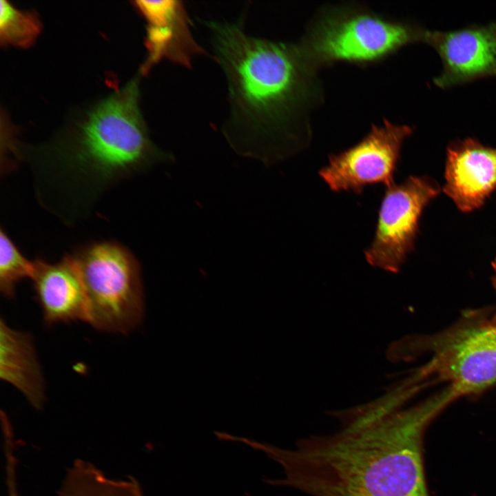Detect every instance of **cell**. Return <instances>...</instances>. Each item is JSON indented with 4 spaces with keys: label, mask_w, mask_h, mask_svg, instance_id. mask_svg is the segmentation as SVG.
Instances as JSON below:
<instances>
[{
    "label": "cell",
    "mask_w": 496,
    "mask_h": 496,
    "mask_svg": "<svg viewBox=\"0 0 496 496\" xmlns=\"http://www.w3.org/2000/svg\"><path fill=\"white\" fill-rule=\"evenodd\" d=\"M444 193L463 212L479 208L496 189V148L471 138L447 148Z\"/></svg>",
    "instance_id": "cell-10"
},
{
    "label": "cell",
    "mask_w": 496,
    "mask_h": 496,
    "mask_svg": "<svg viewBox=\"0 0 496 496\" xmlns=\"http://www.w3.org/2000/svg\"><path fill=\"white\" fill-rule=\"evenodd\" d=\"M412 133L407 125L385 121L375 125L358 143L329 156L319 175L333 192L361 194L369 185L389 187L400 161L405 139Z\"/></svg>",
    "instance_id": "cell-8"
},
{
    "label": "cell",
    "mask_w": 496,
    "mask_h": 496,
    "mask_svg": "<svg viewBox=\"0 0 496 496\" xmlns=\"http://www.w3.org/2000/svg\"><path fill=\"white\" fill-rule=\"evenodd\" d=\"M33 262L30 278L45 324L87 322L85 290L72 256L56 263L40 258Z\"/></svg>",
    "instance_id": "cell-12"
},
{
    "label": "cell",
    "mask_w": 496,
    "mask_h": 496,
    "mask_svg": "<svg viewBox=\"0 0 496 496\" xmlns=\"http://www.w3.org/2000/svg\"><path fill=\"white\" fill-rule=\"evenodd\" d=\"M203 22L226 79L225 137L242 155L269 162L282 158L287 126L305 87L300 48L251 36L242 19Z\"/></svg>",
    "instance_id": "cell-3"
},
{
    "label": "cell",
    "mask_w": 496,
    "mask_h": 496,
    "mask_svg": "<svg viewBox=\"0 0 496 496\" xmlns=\"http://www.w3.org/2000/svg\"><path fill=\"white\" fill-rule=\"evenodd\" d=\"M0 377L19 390L32 406L42 408L45 384L32 338L0 322Z\"/></svg>",
    "instance_id": "cell-13"
},
{
    "label": "cell",
    "mask_w": 496,
    "mask_h": 496,
    "mask_svg": "<svg viewBox=\"0 0 496 496\" xmlns=\"http://www.w3.org/2000/svg\"><path fill=\"white\" fill-rule=\"evenodd\" d=\"M58 496H140L130 481L107 477L90 462L77 460L68 471Z\"/></svg>",
    "instance_id": "cell-14"
},
{
    "label": "cell",
    "mask_w": 496,
    "mask_h": 496,
    "mask_svg": "<svg viewBox=\"0 0 496 496\" xmlns=\"http://www.w3.org/2000/svg\"><path fill=\"white\" fill-rule=\"evenodd\" d=\"M34 262L25 258L7 234L0 231V290L7 298H12L17 284L31 278Z\"/></svg>",
    "instance_id": "cell-16"
},
{
    "label": "cell",
    "mask_w": 496,
    "mask_h": 496,
    "mask_svg": "<svg viewBox=\"0 0 496 496\" xmlns=\"http://www.w3.org/2000/svg\"><path fill=\"white\" fill-rule=\"evenodd\" d=\"M492 267H493V270H494V276H493V285H494V287H495V290H496V258L493 261V262H492ZM494 317L496 318V313H495V314L494 315Z\"/></svg>",
    "instance_id": "cell-17"
},
{
    "label": "cell",
    "mask_w": 496,
    "mask_h": 496,
    "mask_svg": "<svg viewBox=\"0 0 496 496\" xmlns=\"http://www.w3.org/2000/svg\"><path fill=\"white\" fill-rule=\"evenodd\" d=\"M423 32L369 12L338 10L322 17L300 48L306 61L315 63L369 62L422 41Z\"/></svg>",
    "instance_id": "cell-6"
},
{
    "label": "cell",
    "mask_w": 496,
    "mask_h": 496,
    "mask_svg": "<svg viewBox=\"0 0 496 496\" xmlns=\"http://www.w3.org/2000/svg\"><path fill=\"white\" fill-rule=\"evenodd\" d=\"M87 300V322L104 331L127 333L144 316L138 263L123 245L96 242L72 256Z\"/></svg>",
    "instance_id": "cell-5"
},
{
    "label": "cell",
    "mask_w": 496,
    "mask_h": 496,
    "mask_svg": "<svg viewBox=\"0 0 496 496\" xmlns=\"http://www.w3.org/2000/svg\"><path fill=\"white\" fill-rule=\"evenodd\" d=\"M135 6L147 22V59L141 68L147 73L163 59L186 68L205 54L190 30L187 12L180 1H136Z\"/></svg>",
    "instance_id": "cell-11"
},
{
    "label": "cell",
    "mask_w": 496,
    "mask_h": 496,
    "mask_svg": "<svg viewBox=\"0 0 496 496\" xmlns=\"http://www.w3.org/2000/svg\"><path fill=\"white\" fill-rule=\"evenodd\" d=\"M422 41L441 58L442 71L434 79L439 87L496 76V23L447 32L424 30Z\"/></svg>",
    "instance_id": "cell-9"
},
{
    "label": "cell",
    "mask_w": 496,
    "mask_h": 496,
    "mask_svg": "<svg viewBox=\"0 0 496 496\" xmlns=\"http://www.w3.org/2000/svg\"><path fill=\"white\" fill-rule=\"evenodd\" d=\"M453 401L444 391L375 419L337 413V431L305 437L291 449L269 448L285 473L276 484L311 496H429L424 433Z\"/></svg>",
    "instance_id": "cell-1"
},
{
    "label": "cell",
    "mask_w": 496,
    "mask_h": 496,
    "mask_svg": "<svg viewBox=\"0 0 496 496\" xmlns=\"http://www.w3.org/2000/svg\"><path fill=\"white\" fill-rule=\"evenodd\" d=\"M409 342L411 352L431 354L414 375L418 382H446L458 397L496 386V318L485 311H468L446 330Z\"/></svg>",
    "instance_id": "cell-4"
},
{
    "label": "cell",
    "mask_w": 496,
    "mask_h": 496,
    "mask_svg": "<svg viewBox=\"0 0 496 496\" xmlns=\"http://www.w3.org/2000/svg\"><path fill=\"white\" fill-rule=\"evenodd\" d=\"M138 83L136 77L99 101L50 143L21 149L39 201L66 223L87 214L117 182L174 159L149 136Z\"/></svg>",
    "instance_id": "cell-2"
},
{
    "label": "cell",
    "mask_w": 496,
    "mask_h": 496,
    "mask_svg": "<svg viewBox=\"0 0 496 496\" xmlns=\"http://www.w3.org/2000/svg\"><path fill=\"white\" fill-rule=\"evenodd\" d=\"M40 30V22L32 13L19 10L8 1H1V44L28 47L37 39Z\"/></svg>",
    "instance_id": "cell-15"
},
{
    "label": "cell",
    "mask_w": 496,
    "mask_h": 496,
    "mask_svg": "<svg viewBox=\"0 0 496 496\" xmlns=\"http://www.w3.org/2000/svg\"><path fill=\"white\" fill-rule=\"evenodd\" d=\"M440 192L428 176H410L386 187L380 205L373 240L364 251L367 262L397 273L413 251L426 206Z\"/></svg>",
    "instance_id": "cell-7"
}]
</instances>
